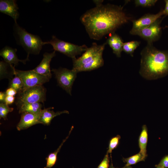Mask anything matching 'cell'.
I'll return each mask as SVG.
<instances>
[{
	"mask_svg": "<svg viewBox=\"0 0 168 168\" xmlns=\"http://www.w3.org/2000/svg\"><path fill=\"white\" fill-rule=\"evenodd\" d=\"M46 89L43 86L30 87L18 93L17 106L25 103H44L46 99Z\"/></svg>",
	"mask_w": 168,
	"mask_h": 168,
	"instance_id": "6",
	"label": "cell"
},
{
	"mask_svg": "<svg viewBox=\"0 0 168 168\" xmlns=\"http://www.w3.org/2000/svg\"><path fill=\"white\" fill-rule=\"evenodd\" d=\"M53 108H44L42 110L40 115L39 121L40 124L44 125H49L52 119L55 117L63 114H68L69 112L66 110L55 112L50 109Z\"/></svg>",
	"mask_w": 168,
	"mask_h": 168,
	"instance_id": "15",
	"label": "cell"
},
{
	"mask_svg": "<svg viewBox=\"0 0 168 168\" xmlns=\"http://www.w3.org/2000/svg\"><path fill=\"white\" fill-rule=\"evenodd\" d=\"M40 114H36L28 113L21 114L20 121L16 126L17 130L20 131L26 129L33 125L40 124L39 121Z\"/></svg>",
	"mask_w": 168,
	"mask_h": 168,
	"instance_id": "13",
	"label": "cell"
},
{
	"mask_svg": "<svg viewBox=\"0 0 168 168\" xmlns=\"http://www.w3.org/2000/svg\"><path fill=\"white\" fill-rule=\"evenodd\" d=\"M156 168H164L161 166L157 165Z\"/></svg>",
	"mask_w": 168,
	"mask_h": 168,
	"instance_id": "34",
	"label": "cell"
},
{
	"mask_svg": "<svg viewBox=\"0 0 168 168\" xmlns=\"http://www.w3.org/2000/svg\"><path fill=\"white\" fill-rule=\"evenodd\" d=\"M109 168H116V167H114L113 166L112 164V163L110 165V166H109ZM122 168H124V167Z\"/></svg>",
	"mask_w": 168,
	"mask_h": 168,
	"instance_id": "33",
	"label": "cell"
},
{
	"mask_svg": "<svg viewBox=\"0 0 168 168\" xmlns=\"http://www.w3.org/2000/svg\"><path fill=\"white\" fill-rule=\"evenodd\" d=\"M13 108L10 107L8 105L4 103H0V119L3 118L4 120L7 119L8 114L13 110Z\"/></svg>",
	"mask_w": 168,
	"mask_h": 168,
	"instance_id": "24",
	"label": "cell"
},
{
	"mask_svg": "<svg viewBox=\"0 0 168 168\" xmlns=\"http://www.w3.org/2000/svg\"><path fill=\"white\" fill-rule=\"evenodd\" d=\"M164 15L163 10L156 14H146L141 18L132 20L133 27L130 32H133L147 27Z\"/></svg>",
	"mask_w": 168,
	"mask_h": 168,
	"instance_id": "10",
	"label": "cell"
},
{
	"mask_svg": "<svg viewBox=\"0 0 168 168\" xmlns=\"http://www.w3.org/2000/svg\"><path fill=\"white\" fill-rule=\"evenodd\" d=\"M120 139V136L118 135L113 137L110 140L108 150L107 152V153L111 154L112 151L117 147Z\"/></svg>",
	"mask_w": 168,
	"mask_h": 168,
	"instance_id": "25",
	"label": "cell"
},
{
	"mask_svg": "<svg viewBox=\"0 0 168 168\" xmlns=\"http://www.w3.org/2000/svg\"><path fill=\"white\" fill-rule=\"evenodd\" d=\"M106 43L109 45L112 48L113 53L117 57H121L124 43L119 36L115 33L111 34Z\"/></svg>",
	"mask_w": 168,
	"mask_h": 168,
	"instance_id": "16",
	"label": "cell"
},
{
	"mask_svg": "<svg viewBox=\"0 0 168 168\" xmlns=\"http://www.w3.org/2000/svg\"><path fill=\"white\" fill-rule=\"evenodd\" d=\"M139 73L148 80L156 79L168 74V50H161L152 43H147L141 51Z\"/></svg>",
	"mask_w": 168,
	"mask_h": 168,
	"instance_id": "2",
	"label": "cell"
},
{
	"mask_svg": "<svg viewBox=\"0 0 168 168\" xmlns=\"http://www.w3.org/2000/svg\"><path fill=\"white\" fill-rule=\"evenodd\" d=\"M145 159L140 152L129 157L124 158L123 161L126 163V164L123 167L125 168L131 165L135 164L140 161H144Z\"/></svg>",
	"mask_w": 168,
	"mask_h": 168,
	"instance_id": "23",
	"label": "cell"
},
{
	"mask_svg": "<svg viewBox=\"0 0 168 168\" xmlns=\"http://www.w3.org/2000/svg\"><path fill=\"white\" fill-rule=\"evenodd\" d=\"M140 42L138 41H132L123 43V51L133 56L134 50L139 46Z\"/></svg>",
	"mask_w": 168,
	"mask_h": 168,
	"instance_id": "22",
	"label": "cell"
},
{
	"mask_svg": "<svg viewBox=\"0 0 168 168\" xmlns=\"http://www.w3.org/2000/svg\"><path fill=\"white\" fill-rule=\"evenodd\" d=\"M18 9L16 0L0 1V12L10 16L15 23H17V20L19 16Z\"/></svg>",
	"mask_w": 168,
	"mask_h": 168,
	"instance_id": "12",
	"label": "cell"
},
{
	"mask_svg": "<svg viewBox=\"0 0 168 168\" xmlns=\"http://www.w3.org/2000/svg\"><path fill=\"white\" fill-rule=\"evenodd\" d=\"M166 5L165 9L163 10L164 15H168V0H165Z\"/></svg>",
	"mask_w": 168,
	"mask_h": 168,
	"instance_id": "32",
	"label": "cell"
},
{
	"mask_svg": "<svg viewBox=\"0 0 168 168\" xmlns=\"http://www.w3.org/2000/svg\"><path fill=\"white\" fill-rule=\"evenodd\" d=\"M51 71L55 75L58 85L71 95L72 86L77 72L72 69L62 68L52 69Z\"/></svg>",
	"mask_w": 168,
	"mask_h": 168,
	"instance_id": "8",
	"label": "cell"
},
{
	"mask_svg": "<svg viewBox=\"0 0 168 168\" xmlns=\"http://www.w3.org/2000/svg\"><path fill=\"white\" fill-rule=\"evenodd\" d=\"M45 44H50L53 49L59 52L72 58H76V56L80 54L83 51H85L88 47L85 45L79 46L59 40L55 36H52L49 41L44 42Z\"/></svg>",
	"mask_w": 168,
	"mask_h": 168,
	"instance_id": "5",
	"label": "cell"
},
{
	"mask_svg": "<svg viewBox=\"0 0 168 168\" xmlns=\"http://www.w3.org/2000/svg\"><path fill=\"white\" fill-rule=\"evenodd\" d=\"M17 49L10 46H6L1 49L0 55L2 57L4 61L11 65L14 64V67L17 65L19 62L26 64L29 60V57L24 60L19 59L17 57L16 52Z\"/></svg>",
	"mask_w": 168,
	"mask_h": 168,
	"instance_id": "11",
	"label": "cell"
},
{
	"mask_svg": "<svg viewBox=\"0 0 168 168\" xmlns=\"http://www.w3.org/2000/svg\"><path fill=\"white\" fill-rule=\"evenodd\" d=\"M95 2L96 6L86 11L80 18L89 36L99 40L105 35L114 33L120 27L132 19L123 7Z\"/></svg>",
	"mask_w": 168,
	"mask_h": 168,
	"instance_id": "1",
	"label": "cell"
},
{
	"mask_svg": "<svg viewBox=\"0 0 168 168\" xmlns=\"http://www.w3.org/2000/svg\"><path fill=\"white\" fill-rule=\"evenodd\" d=\"M73 127V126H72L71 127L68 136H67L63 140L57 149L54 152L50 153L48 155V157L46 158V166L44 168H51L55 164L57 161L58 154L63 144L69 138Z\"/></svg>",
	"mask_w": 168,
	"mask_h": 168,
	"instance_id": "19",
	"label": "cell"
},
{
	"mask_svg": "<svg viewBox=\"0 0 168 168\" xmlns=\"http://www.w3.org/2000/svg\"><path fill=\"white\" fill-rule=\"evenodd\" d=\"M160 18L147 27L139 30L130 32V33L139 36L147 41L148 43H153L159 39L161 35V28L160 23L161 20Z\"/></svg>",
	"mask_w": 168,
	"mask_h": 168,
	"instance_id": "9",
	"label": "cell"
},
{
	"mask_svg": "<svg viewBox=\"0 0 168 168\" xmlns=\"http://www.w3.org/2000/svg\"><path fill=\"white\" fill-rule=\"evenodd\" d=\"M14 75L19 77L22 80L24 85L23 91L30 87L43 85L49 82L51 78L49 76L38 73L33 70L22 71L15 69Z\"/></svg>",
	"mask_w": 168,
	"mask_h": 168,
	"instance_id": "7",
	"label": "cell"
},
{
	"mask_svg": "<svg viewBox=\"0 0 168 168\" xmlns=\"http://www.w3.org/2000/svg\"><path fill=\"white\" fill-rule=\"evenodd\" d=\"M148 140L147 129L145 125H143L142 130L138 139V144L140 149L139 152L145 159L147 156V146Z\"/></svg>",
	"mask_w": 168,
	"mask_h": 168,
	"instance_id": "18",
	"label": "cell"
},
{
	"mask_svg": "<svg viewBox=\"0 0 168 168\" xmlns=\"http://www.w3.org/2000/svg\"><path fill=\"white\" fill-rule=\"evenodd\" d=\"M42 105L40 103H25L17 106L20 114L28 113L38 114L40 113Z\"/></svg>",
	"mask_w": 168,
	"mask_h": 168,
	"instance_id": "17",
	"label": "cell"
},
{
	"mask_svg": "<svg viewBox=\"0 0 168 168\" xmlns=\"http://www.w3.org/2000/svg\"><path fill=\"white\" fill-rule=\"evenodd\" d=\"M15 97L14 96H7L5 100V103L7 105L12 104L14 101Z\"/></svg>",
	"mask_w": 168,
	"mask_h": 168,
	"instance_id": "29",
	"label": "cell"
},
{
	"mask_svg": "<svg viewBox=\"0 0 168 168\" xmlns=\"http://www.w3.org/2000/svg\"><path fill=\"white\" fill-rule=\"evenodd\" d=\"M132 168L130 166H127V167H126L125 168Z\"/></svg>",
	"mask_w": 168,
	"mask_h": 168,
	"instance_id": "35",
	"label": "cell"
},
{
	"mask_svg": "<svg viewBox=\"0 0 168 168\" xmlns=\"http://www.w3.org/2000/svg\"><path fill=\"white\" fill-rule=\"evenodd\" d=\"M12 88L15 89L18 93L22 92L24 89V85L21 79L17 76L10 79L9 82V88Z\"/></svg>",
	"mask_w": 168,
	"mask_h": 168,
	"instance_id": "21",
	"label": "cell"
},
{
	"mask_svg": "<svg viewBox=\"0 0 168 168\" xmlns=\"http://www.w3.org/2000/svg\"><path fill=\"white\" fill-rule=\"evenodd\" d=\"M157 1L156 0H136L134 2L136 6L147 7L154 6Z\"/></svg>",
	"mask_w": 168,
	"mask_h": 168,
	"instance_id": "26",
	"label": "cell"
},
{
	"mask_svg": "<svg viewBox=\"0 0 168 168\" xmlns=\"http://www.w3.org/2000/svg\"><path fill=\"white\" fill-rule=\"evenodd\" d=\"M5 92L0 91V103H4L5 98L7 96Z\"/></svg>",
	"mask_w": 168,
	"mask_h": 168,
	"instance_id": "31",
	"label": "cell"
},
{
	"mask_svg": "<svg viewBox=\"0 0 168 168\" xmlns=\"http://www.w3.org/2000/svg\"><path fill=\"white\" fill-rule=\"evenodd\" d=\"M12 65L4 62H0V80L4 78L10 79L14 75V72H9V68H10Z\"/></svg>",
	"mask_w": 168,
	"mask_h": 168,
	"instance_id": "20",
	"label": "cell"
},
{
	"mask_svg": "<svg viewBox=\"0 0 168 168\" xmlns=\"http://www.w3.org/2000/svg\"><path fill=\"white\" fill-rule=\"evenodd\" d=\"M7 96H14L17 93V91L13 88L9 87L5 91Z\"/></svg>",
	"mask_w": 168,
	"mask_h": 168,
	"instance_id": "30",
	"label": "cell"
},
{
	"mask_svg": "<svg viewBox=\"0 0 168 168\" xmlns=\"http://www.w3.org/2000/svg\"><path fill=\"white\" fill-rule=\"evenodd\" d=\"M157 165L164 168H168V155L162 158Z\"/></svg>",
	"mask_w": 168,
	"mask_h": 168,
	"instance_id": "28",
	"label": "cell"
},
{
	"mask_svg": "<svg viewBox=\"0 0 168 168\" xmlns=\"http://www.w3.org/2000/svg\"><path fill=\"white\" fill-rule=\"evenodd\" d=\"M13 35L16 43L22 46L28 54H38L44 45L41 38L38 35L27 32L17 23L14 22Z\"/></svg>",
	"mask_w": 168,
	"mask_h": 168,
	"instance_id": "4",
	"label": "cell"
},
{
	"mask_svg": "<svg viewBox=\"0 0 168 168\" xmlns=\"http://www.w3.org/2000/svg\"><path fill=\"white\" fill-rule=\"evenodd\" d=\"M106 44L99 45L96 43H93L81 57L72 59V69L77 73L90 71L102 67L104 64L102 54Z\"/></svg>",
	"mask_w": 168,
	"mask_h": 168,
	"instance_id": "3",
	"label": "cell"
},
{
	"mask_svg": "<svg viewBox=\"0 0 168 168\" xmlns=\"http://www.w3.org/2000/svg\"><path fill=\"white\" fill-rule=\"evenodd\" d=\"M109 157L108 154L107 153L97 168H109Z\"/></svg>",
	"mask_w": 168,
	"mask_h": 168,
	"instance_id": "27",
	"label": "cell"
},
{
	"mask_svg": "<svg viewBox=\"0 0 168 168\" xmlns=\"http://www.w3.org/2000/svg\"><path fill=\"white\" fill-rule=\"evenodd\" d=\"M55 51L54 50L51 53H44L41 62L33 70L40 74L51 77L50 63L52 58L56 55Z\"/></svg>",
	"mask_w": 168,
	"mask_h": 168,
	"instance_id": "14",
	"label": "cell"
}]
</instances>
